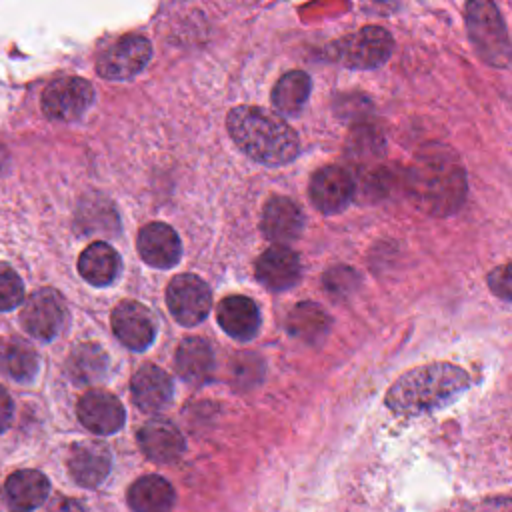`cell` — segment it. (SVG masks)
I'll list each match as a JSON object with an SVG mask.
<instances>
[{
    "label": "cell",
    "instance_id": "cell-1",
    "mask_svg": "<svg viewBox=\"0 0 512 512\" xmlns=\"http://www.w3.org/2000/svg\"><path fill=\"white\" fill-rule=\"evenodd\" d=\"M226 126L238 148L260 164L282 166L300 152L298 136L288 122L262 106L232 108Z\"/></svg>",
    "mask_w": 512,
    "mask_h": 512
},
{
    "label": "cell",
    "instance_id": "cell-14",
    "mask_svg": "<svg viewBox=\"0 0 512 512\" xmlns=\"http://www.w3.org/2000/svg\"><path fill=\"white\" fill-rule=\"evenodd\" d=\"M110 452L102 442L84 440L72 446L68 458V470L76 484L84 488L100 486L110 472Z\"/></svg>",
    "mask_w": 512,
    "mask_h": 512
},
{
    "label": "cell",
    "instance_id": "cell-4",
    "mask_svg": "<svg viewBox=\"0 0 512 512\" xmlns=\"http://www.w3.org/2000/svg\"><path fill=\"white\" fill-rule=\"evenodd\" d=\"M466 26L480 58L490 66L506 68L510 62V40L498 8L484 0L468 2Z\"/></svg>",
    "mask_w": 512,
    "mask_h": 512
},
{
    "label": "cell",
    "instance_id": "cell-31",
    "mask_svg": "<svg viewBox=\"0 0 512 512\" xmlns=\"http://www.w3.org/2000/svg\"><path fill=\"white\" fill-rule=\"evenodd\" d=\"M48 512H86L82 508V504L74 498H64V496H56L48 508Z\"/></svg>",
    "mask_w": 512,
    "mask_h": 512
},
{
    "label": "cell",
    "instance_id": "cell-10",
    "mask_svg": "<svg viewBox=\"0 0 512 512\" xmlns=\"http://www.w3.org/2000/svg\"><path fill=\"white\" fill-rule=\"evenodd\" d=\"M112 330L126 348L146 350L156 336V320L144 304L126 300L112 312Z\"/></svg>",
    "mask_w": 512,
    "mask_h": 512
},
{
    "label": "cell",
    "instance_id": "cell-19",
    "mask_svg": "<svg viewBox=\"0 0 512 512\" xmlns=\"http://www.w3.org/2000/svg\"><path fill=\"white\" fill-rule=\"evenodd\" d=\"M220 328L234 340H250L260 330V310L248 296H226L216 310Z\"/></svg>",
    "mask_w": 512,
    "mask_h": 512
},
{
    "label": "cell",
    "instance_id": "cell-28",
    "mask_svg": "<svg viewBox=\"0 0 512 512\" xmlns=\"http://www.w3.org/2000/svg\"><path fill=\"white\" fill-rule=\"evenodd\" d=\"M24 302V282L8 264H0V310H12Z\"/></svg>",
    "mask_w": 512,
    "mask_h": 512
},
{
    "label": "cell",
    "instance_id": "cell-26",
    "mask_svg": "<svg viewBox=\"0 0 512 512\" xmlns=\"http://www.w3.org/2000/svg\"><path fill=\"white\" fill-rule=\"evenodd\" d=\"M310 76L302 70L286 72L272 90V104L286 116H296L310 96Z\"/></svg>",
    "mask_w": 512,
    "mask_h": 512
},
{
    "label": "cell",
    "instance_id": "cell-21",
    "mask_svg": "<svg viewBox=\"0 0 512 512\" xmlns=\"http://www.w3.org/2000/svg\"><path fill=\"white\" fill-rule=\"evenodd\" d=\"M174 366L182 380L194 386H202L214 376V352L206 340L190 336L178 346L174 354Z\"/></svg>",
    "mask_w": 512,
    "mask_h": 512
},
{
    "label": "cell",
    "instance_id": "cell-17",
    "mask_svg": "<svg viewBox=\"0 0 512 512\" xmlns=\"http://www.w3.org/2000/svg\"><path fill=\"white\" fill-rule=\"evenodd\" d=\"M256 278L268 290L292 288L300 278V260L288 246H270L256 260Z\"/></svg>",
    "mask_w": 512,
    "mask_h": 512
},
{
    "label": "cell",
    "instance_id": "cell-6",
    "mask_svg": "<svg viewBox=\"0 0 512 512\" xmlns=\"http://www.w3.org/2000/svg\"><path fill=\"white\" fill-rule=\"evenodd\" d=\"M20 322L30 336L50 342L66 324V304L56 290L40 288L26 298Z\"/></svg>",
    "mask_w": 512,
    "mask_h": 512
},
{
    "label": "cell",
    "instance_id": "cell-2",
    "mask_svg": "<svg viewBox=\"0 0 512 512\" xmlns=\"http://www.w3.org/2000/svg\"><path fill=\"white\" fill-rule=\"evenodd\" d=\"M470 384L456 364L436 362L400 376L386 394V406L400 416H420L454 402Z\"/></svg>",
    "mask_w": 512,
    "mask_h": 512
},
{
    "label": "cell",
    "instance_id": "cell-5",
    "mask_svg": "<svg viewBox=\"0 0 512 512\" xmlns=\"http://www.w3.org/2000/svg\"><path fill=\"white\" fill-rule=\"evenodd\" d=\"M394 42L382 26H364L326 48L328 58L348 68H376L392 54Z\"/></svg>",
    "mask_w": 512,
    "mask_h": 512
},
{
    "label": "cell",
    "instance_id": "cell-16",
    "mask_svg": "<svg viewBox=\"0 0 512 512\" xmlns=\"http://www.w3.org/2000/svg\"><path fill=\"white\" fill-rule=\"evenodd\" d=\"M304 228V218L296 202L286 196H272L264 204L262 212V232L268 240L284 246L300 236Z\"/></svg>",
    "mask_w": 512,
    "mask_h": 512
},
{
    "label": "cell",
    "instance_id": "cell-3",
    "mask_svg": "<svg viewBox=\"0 0 512 512\" xmlns=\"http://www.w3.org/2000/svg\"><path fill=\"white\" fill-rule=\"evenodd\" d=\"M404 184L410 202L430 216L452 214L466 196V176L460 162L440 152L418 156L406 170Z\"/></svg>",
    "mask_w": 512,
    "mask_h": 512
},
{
    "label": "cell",
    "instance_id": "cell-30",
    "mask_svg": "<svg viewBox=\"0 0 512 512\" xmlns=\"http://www.w3.org/2000/svg\"><path fill=\"white\" fill-rule=\"evenodd\" d=\"M12 414H14V402L6 392V388L0 386V432H4L10 426Z\"/></svg>",
    "mask_w": 512,
    "mask_h": 512
},
{
    "label": "cell",
    "instance_id": "cell-7",
    "mask_svg": "<svg viewBox=\"0 0 512 512\" xmlns=\"http://www.w3.org/2000/svg\"><path fill=\"white\" fill-rule=\"evenodd\" d=\"M152 58V44L140 34H128L108 46L98 58L96 70L106 80H128Z\"/></svg>",
    "mask_w": 512,
    "mask_h": 512
},
{
    "label": "cell",
    "instance_id": "cell-13",
    "mask_svg": "<svg viewBox=\"0 0 512 512\" xmlns=\"http://www.w3.org/2000/svg\"><path fill=\"white\" fill-rule=\"evenodd\" d=\"M138 446L148 460L170 464L182 456L186 442L172 422L164 418H152L138 430Z\"/></svg>",
    "mask_w": 512,
    "mask_h": 512
},
{
    "label": "cell",
    "instance_id": "cell-9",
    "mask_svg": "<svg viewBox=\"0 0 512 512\" xmlns=\"http://www.w3.org/2000/svg\"><path fill=\"white\" fill-rule=\"evenodd\" d=\"M166 304L170 314L182 326H194L208 316L212 294L202 278L194 274H180L168 284Z\"/></svg>",
    "mask_w": 512,
    "mask_h": 512
},
{
    "label": "cell",
    "instance_id": "cell-18",
    "mask_svg": "<svg viewBox=\"0 0 512 512\" xmlns=\"http://www.w3.org/2000/svg\"><path fill=\"white\" fill-rule=\"evenodd\" d=\"M132 398L134 404L144 412H160L164 410L174 394L172 378L154 364H144L132 376Z\"/></svg>",
    "mask_w": 512,
    "mask_h": 512
},
{
    "label": "cell",
    "instance_id": "cell-20",
    "mask_svg": "<svg viewBox=\"0 0 512 512\" xmlns=\"http://www.w3.org/2000/svg\"><path fill=\"white\" fill-rule=\"evenodd\" d=\"M50 492L48 478L38 470L12 472L4 484V500L12 512H30L44 504Z\"/></svg>",
    "mask_w": 512,
    "mask_h": 512
},
{
    "label": "cell",
    "instance_id": "cell-22",
    "mask_svg": "<svg viewBox=\"0 0 512 512\" xmlns=\"http://www.w3.org/2000/svg\"><path fill=\"white\" fill-rule=\"evenodd\" d=\"M126 500L132 512H172L176 504V494L166 478L158 474H148L132 482Z\"/></svg>",
    "mask_w": 512,
    "mask_h": 512
},
{
    "label": "cell",
    "instance_id": "cell-32",
    "mask_svg": "<svg viewBox=\"0 0 512 512\" xmlns=\"http://www.w3.org/2000/svg\"><path fill=\"white\" fill-rule=\"evenodd\" d=\"M466 512H510V500L506 496H502V498L478 504Z\"/></svg>",
    "mask_w": 512,
    "mask_h": 512
},
{
    "label": "cell",
    "instance_id": "cell-29",
    "mask_svg": "<svg viewBox=\"0 0 512 512\" xmlns=\"http://www.w3.org/2000/svg\"><path fill=\"white\" fill-rule=\"evenodd\" d=\"M490 286H492V290L498 294V296H502L504 300H508L510 298V272H508V264H504L502 268H498V270H494L492 274H490Z\"/></svg>",
    "mask_w": 512,
    "mask_h": 512
},
{
    "label": "cell",
    "instance_id": "cell-12",
    "mask_svg": "<svg viewBox=\"0 0 512 512\" xmlns=\"http://www.w3.org/2000/svg\"><path fill=\"white\" fill-rule=\"evenodd\" d=\"M76 412L82 426L100 436L118 432L124 426V418H126L122 402L114 394L104 390L86 392L78 400Z\"/></svg>",
    "mask_w": 512,
    "mask_h": 512
},
{
    "label": "cell",
    "instance_id": "cell-15",
    "mask_svg": "<svg viewBox=\"0 0 512 512\" xmlns=\"http://www.w3.org/2000/svg\"><path fill=\"white\" fill-rule=\"evenodd\" d=\"M138 254L154 268H172L182 254L176 230L164 222H152L138 234Z\"/></svg>",
    "mask_w": 512,
    "mask_h": 512
},
{
    "label": "cell",
    "instance_id": "cell-27",
    "mask_svg": "<svg viewBox=\"0 0 512 512\" xmlns=\"http://www.w3.org/2000/svg\"><path fill=\"white\" fill-rule=\"evenodd\" d=\"M0 368L16 382H32L38 374V356L30 344L6 340L0 344Z\"/></svg>",
    "mask_w": 512,
    "mask_h": 512
},
{
    "label": "cell",
    "instance_id": "cell-23",
    "mask_svg": "<svg viewBox=\"0 0 512 512\" xmlns=\"http://www.w3.org/2000/svg\"><path fill=\"white\" fill-rule=\"evenodd\" d=\"M78 272L92 286H108L120 272V256L110 244L92 242L78 258Z\"/></svg>",
    "mask_w": 512,
    "mask_h": 512
},
{
    "label": "cell",
    "instance_id": "cell-24",
    "mask_svg": "<svg viewBox=\"0 0 512 512\" xmlns=\"http://www.w3.org/2000/svg\"><path fill=\"white\" fill-rule=\"evenodd\" d=\"M330 324V316L316 302H298L286 318V330L308 344H318L328 334Z\"/></svg>",
    "mask_w": 512,
    "mask_h": 512
},
{
    "label": "cell",
    "instance_id": "cell-8",
    "mask_svg": "<svg viewBox=\"0 0 512 512\" xmlns=\"http://www.w3.org/2000/svg\"><path fill=\"white\" fill-rule=\"evenodd\" d=\"M94 100V88L78 76L50 82L42 94V110L50 120L70 122L80 118Z\"/></svg>",
    "mask_w": 512,
    "mask_h": 512
},
{
    "label": "cell",
    "instance_id": "cell-25",
    "mask_svg": "<svg viewBox=\"0 0 512 512\" xmlns=\"http://www.w3.org/2000/svg\"><path fill=\"white\" fill-rule=\"evenodd\" d=\"M108 356L94 342L76 344L66 360V372L76 384H94L106 376Z\"/></svg>",
    "mask_w": 512,
    "mask_h": 512
},
{
    "label": "cell",
    "instance_id": "cell-11",
    "mask_svg": "<svg viewBox=\"0 0 512 512\" xmlns=\"http://www.w3.org/2000/svg\"><path fill=\"white\" fill-rule=\"evenodd\" d=\"M354 196V182L340 166H322L310 180V200L324 214L342 212Z\"/></svg>",
    "mask_w": 512,
    "mask_h": 512
}]
</instances>
